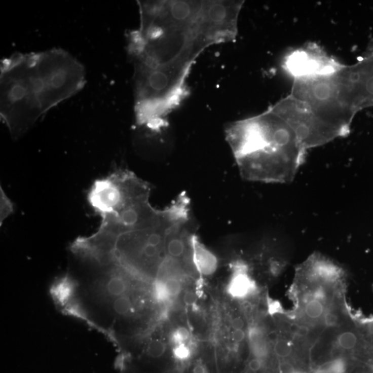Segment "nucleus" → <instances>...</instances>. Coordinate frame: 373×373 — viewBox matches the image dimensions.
Masks as SVG:
<instances>
[{"instance_id":"obj_1","label":"nucleus","mask_w":373,"mask_h":373,"mask_svg":"<svg viewBox=\"0 0 373 373\" xmlns=\"http://www.w3.org/2000/svg\"><path fill=\"white\" fill-rule=\"evenodd\" d=\"M140 28L129 36L135 108L164 119L186 96V79L205 49L237 34L241 2H140Z\"/></svg>"},{"instance_id":"obj_2","label":"nucleus","mask_w":373,"mask_h":373,"mask_svg":"<svg viewBox=\"0 0 373 373\" xmlns=\"http://www.w3.org/2000/svg\"><path fill=\"white\" fill-rule=\"evenodd\" d=\"M86 83L85 69L69 53L53 49L16 53L5 59L0 73V115L11 136L19 139Z\"/></svg>"},{"instance_id":"obj_3","label":"nucleus","mask_w":373,"mask_h":373,"mask_svg":"<svg viewBox=\"0 0 373 373\" xmlns=\"http://www.w3.org/2000/svg\"><path fill=\"white\" fill-rule=\"evenodd\" d=\"M74 258L79 266L51 287L53 302L64 315L87 323L119 348L124 323L136 315L131 282L138 277L114 262Z\"/></svg>"},{"instance_id":"obj_4","label":"nucleus","mask_w":373,"mask_h":373,"mask_svg":"<svg viewBox=\"0 0 373 373\" xmlns=\"http://www.w3.org/2000/svg\"><path fill=\"white\" fill-rule=\"evenodd\" d=\"M226 134L240 174L250 181L289 183L305 159L294 130L273 108L232 123Z\"/></svg>"},{"instance_id":"obj_5","label":"nucleus","mask_w":373,"mask_h":373,"mask_svg":"<svg viewBox=\"0 0 373 373\" xmlns=\"http://www.w3.org/2000/svg\"><path fill=\"white\" fill-rule=\"evenodd\" d=\"M151 186L127 169H117L96 180L87 201L101 217L97 232L108 239L153 222L160 210L150 202Z\"/></svg>"},{"instance_id":"obj_6","label":"nucleus","mask_w":373,"mask_h":373,"mask_svg":"<svg viewBox=\"0 0 373 373\" xmlns=\"http://www.w3.org/2000/svg\"><path fill=\"white\" fill-rule=\"evenodd\" d=\"M232 275L227 287V292L232 298L242 300L252 294L256 284L248 275L247 264L241 260L231 264Z\"/></svg>"},{"instance_id":"obj_7","label":"nucleus","mask_w":373,"mask_h":373,"mask_svg":"<svg viewBox=\"0 0 373 373\" xmlns=\"http://www.w3.org/2000/svg\"><path fill=\"white\" fill-rule=\"evenodd\" d=\"M192 262L198 273L203 277L214 275L218 267V260L214 253L202 244L197 236L192 237Z\"/></svg>"},{"instance_id":"obj_8","label":"nucleus","mask_w":373,"mask_h":373,"mask_svg":"<svg viewBox=\"0 0 373 373\" xmlns=\"http://www.w3.org/2000/svg\"><path fill=\"white\" fill-rule=\"evenodd\" d=\"M251 348L256 358L264 359L268 355L267 344L262 332L257 328H253L249 331Z\"/></svg>"},{"instance_id":"obj_9","label":"nucleus","mask_w":373,"mask_h":373,"mask_svg":"<svg viewBox=\"0 0 373 373\" xmlns=\"http://www.w3.org/2000/svg\"><path fill=\"white\" fill-rule=\"evenodd\" d=\"M166 350V344L163 341L159 339H151L148 341L144 348V355L148 359H160L165 355Z\"/></svg>"},{"instance_id":"obj_10","label":"nucleus","mask_w":373,"mask_h":373,"mask_svg":"<svg viewBox=\"0 0 373 373\" xmlns=\"http://www.w3.org/2000/svg\"><path fill=\"white\" fill-rule=\"evenodd\" d=\"M338 344L344 350H353L359 343V337L355 332L346 331L338 337Z\"/></svg>"},{"instance_id":"obj_11","label":"nucleus","mask_w":373,"mask_h":373,"mask_svg":"<svg viewBox=\"0 0 373 373\" xmlns=\"http://www.w3.org/2000/svg\"><path fill=\"white\" fill-rule=\"evenodd\" d=\"M0 202H1V212H0V224L3 226V222L7 219L8 217L11 216L14 211V205L10 199L7 197V194L4 192L3 188H1V192H0Z\"/></svg>"},{"instance_id":"obj_12","label":"nucleus","mask_w":373,"mask_h":373,"mask_svg":"<svg viewBox=\"0 0 373 373\" xmlns=\"http://www.w3.org/2000/svg\"><path fill=\"white\" fill-rule=\"evenodd\" d=\"M346 369L345 361L338 359L322 365L316 371V373H344Z\"/></svg>"},{"instance_id":"obj_13","label":"nucleus","mask_w":373,"mask_h":373,"mask_svg":"<svg viewBox=\"0 0 373 373\" xmlns=\"http://www.w3.org/2000/svg\"><path fill=\"white\" fill-rule=\"evenodd\" d=\"M324 308L322 304L319 300L310 301L305 306L306 315L310 319H317L323 314Z\"/></svg>"},{"instance_id":"obj_14","label":"nucleus","mask_w":373,"mask_h":373,"mask_svg":"<svg viewBox=\"0 0 373 373\" xmlns=\"http://www.w3.org/2000/svg\"><path fill=\"white\" fill-rule=\"evenodd\" d=\"M191 338V333L185 327H179L173 332L171 336V340L174 346L178 344H186Z\"/></svg>"},{"instance_id":"obj_15","label":"nucleus","mask_w":373,"mask_h":373,"mask_svg":"<svg viewBox=\"0 0 373 373\" xmlns=\"http://www.w3.org/2000/svg\"><path fill=\"white\" fill-rule=\"evenodd\" d=\"M163 281L167 287V292H168L170 297L178 296L181 292L182 283L179 278H169V279H165Z\"/></svg>"},{"instance_id":"obj_16","label":"nucleus","mask_w":373,"mask_h":373,"mask_svg":"<svg viewBox=\"0 0 373 373\" xmlns=\"http://www.w3.org/2000/svg\"><path fill=\"white\" fill-rule=\"evenodd\" d=\"M292 346L287 342L283 340L277 341L274 346V352L277 357L285 358L288 357L292 353Z\"/></svg>"},{"instance_id":"obj_17","label":"nucleus","mask_w":373,"mask_h":373,"mask_svg":"<svg viewBox=\"0 0 373 373\" xmlns=\"http://www.w3.org/2000/svg\"><path fill=\"white\" fill-rule=\"evenodd\" d=\"M191 348L186 344H178L174 346L173 349V355L175 358L179 361H186L191 357Z\"/></svg>"},{"instance_id":"obj_18","label":"nucleus","mask_w":373,"mask_h":373,"mask_svg":"<svg viewBox=\"0 0 373 373\" xmlns=\"http://www.w3.org/2000/svg\"><path fill=\"white\" fill-rule=\"evenodd\" d=\"M183 301L186 306H193L197 302V295L192 291H188V292L184 293Z\"/></svg>"},{"instance_id":"obj_19","label":"nucleus","mask_w":373,"mask_h":373,"mask_svg":"<svg viewBox=\"0 0 373 373\" xmlns=\"http://www.w3.org/2000/svg\"><path fill=\"white\" fill-rule=\"evenodd\" d=\"M324 319L325 325H328V326H334L338 323V317H337L335 314L331 313V312L325 314Z\"/></svg>"},{"instance_id":"obj_20","label":"nucleus","mask_w":373,"mask_h":373,"mask_svg":"<svg viewBox=\"0 0 373 373\" xmlns=\"http://www.w3.org/2000/svg\"><path fill=\"white\" fill-rule=\"evenodd\" d=\"M245 338V333L243 330H234L232 339L236 343H241Z\"/></svg>"},{"instance_id":"obj_21","label":"nucleus","mask_w":373,"mask_h":373,"mask_svg":"<svg viewBox=\"0 0 373 373\" xmlns=\"http://www.w3.org/2000/svg\"><path fill=\"white\" fill-rule=\"evenodd\" d=\"M262 367V359L254 358L252 359L248 363V368L256 371L259 370Z\"/></svg>"},{"instance_id":"obj_22","label":"nucleus","mask_w":373,"mask_h":373,"mask_svg":"<svg viewBox=\"0 0 373 373\" xmlns=\"http://www.w3.org/2000/svg\"><path fill=\"white\" fill-rule=\"evenodd\" d=\"M231 325L234 330H243V328L244 327V322H243V319L241 318L237 317L232 321Z\"/></svg>"},{"instance_id":"obj_23","label":"nucleus","mask_w":373,"mask_h":373,"mask_svg":"<svg viewBox=\"0 0 373 373\" xmlns=\"http://www.w3.org/2000/svg\"><path fill=\"white\" fill-rule=\"evenodd\" d=\"M193 373H207L206 368L204 366V365L201 364V363H198L194 367Z\"/></svg>"},{"instance_id":"obj_24","label":"nucleus","mask_w":373,"mask_h":373,"mask_svg":"<svg viewBox=\"0 0 373 373\" xmlns=\"http://www.w3.org/2000/svg\"><path fill=\"white\" fill-rule=\"evenodd\" d=\"M245 373H256V371L252 370V369L250 368H247V370L245 371Z\"/></svg>"}]
</instances>
